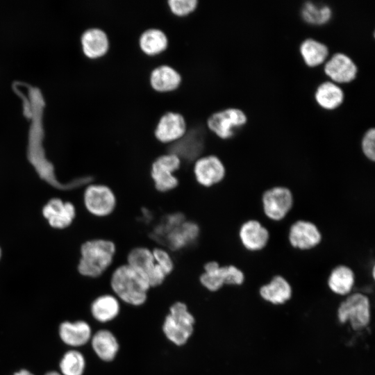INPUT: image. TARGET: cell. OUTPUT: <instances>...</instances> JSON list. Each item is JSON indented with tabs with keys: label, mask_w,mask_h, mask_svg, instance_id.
I'll use <instances>...</instances> for the list:
<instances>
[{
	"label": "cell",
	"mask_w": 375,
	"mask_h": 375,
	"mask_svg": "<svg viewBox=\"0 0 375 375\" xmlns=\"http://www.w3.org/2000/svg\"><path fill=\"white\" fill-rule=\"evenodd\" d=\"M117 246L114 241L106 238L87 240L81 247V258L78 271L83 276L98 278L113 264Z\"/></svg>",
	"instance_id": "cell-1"
},
{
	"label": "cell",
	"mask_w": 375,
	"mask_h": 375,
	"mask_svg": "<svg viewBox=\"0 0 375 375\" xmlns=\"http://www.w3.org/2000/svg\"><path fill=\"white\" fill-rule=\"evenodd\" d=\"M110 285L119 300L131 306H142L151 288L147 280L126 262L114 268Z\"/></svg>",
	"instance_id": "cell-2"
},
{
	"label": "cell",
	"mask_w": 375,
	"mask_h": 375,
	"mask_svg": "<svg viewBox=\"0 0 375 375\" xmlns=\"http://www.w3.org/2000/svg\"><path fill=\"white\" fill-rule=\"evenodd\" d=\"M183 165L181 158L174 153L165 151L156 156L149 166V176L154 189L160 193H168L179 185L176 172Z\"/></svg>",
	"instance_id": "cell-3"
},
{
	"label": "cell",
	"mask_w": 375,
	"mask_h": 375,
	"mask_svg": "<svg viewBox=\"0 0 375 375\" xmlns=\"http://www.w3.org/2000/svg\"><path fill=\"white\" fill-rule=\"evenodd\" d=\"M195 319L187 305L181 301L173 303L165 317L162 331L165 337L177 346L185 344L194 331Z\"/></svg>",
	"instance_id": "cell-4"
},
{
	"label": "cell",
	"mask_w": 375,
	"mask_h": 375,
	"mask_svg": "<svg viewBox=\"0 0 375 375\" xmlns=\"http://www.w3.org/2000/svg\"><path fill=\"white\" fill-rule=\"evenodd\" d=\"M247 122L244 110L236 107H227L212 112L206 119L209 131L216 138L226 140L233 138Z\"/></svg>",
	"instance_id": "cell-5"
},
{
	"label": "cell",
	"mask_w": 375,
	"mask_h": 375,
	"mask_svg": "<svg viewBox=\"0 0 375 375\" xmlns=\"http://www.w3.org/2000/svg\"><path fill=\"white\" fill-rule=\"evenodd\" d=\"M203 269L199 282L210 292H217L224 285H241L245 280L244 272L234 265H222L216 260H210Z\"/></svg>",
	"instance_id": "cell-6"
},
{
	"label": "cell",
	"mask_w": 375,
	"mask_h": 375,
	"mask_svg": "<svg viewBox=\"0 0 375 375\" xmlns=\"http://www.w3.org/2000/svg\"><path fill=\"white\" fill-rule=\"evenodd\" d=\"M337 316L342 324L349 322L354 331L367 327L371 320L369 299L360 292L348 294L339 305Z\"/></svg>",
	"instance_id": "cell-7"
},
{
	"label": "cell",
	"mask_w": 375,
	"mask_h": 375,
	"mask_svg": "<svg viewBox=\"0 0 375 375\" xmlns=\"http://www.w3.org/2000/svg\"><path fill=\"white\" fill-rule=\"evenodd\" d=\"M83 203L87 211L97 217L111 215L117 207V197L108 185L90 183L83 192Z\"/></svg>",
	"instance_id": "cell-8"
},
{
	"label": "cell",
	"mask_w": 375,
	"mask_h": 375,
	"mask_svg": "<svg viewBox=\"0 0 375 375\" xmlns=\"http://www.w3.org/2000/svg\"><path fill=\"white\" fill-rule=\"evenodd\" d=\"M126 263L140 274L151 288L160 285L167 276L155 261L151 248L147 246L131 248L127 253Z\"/></svg>",
	"instance_id": "cell-9"
},
{
	"label": "cell",
	"mask_w": 375,
	"mask_h": 375,
	"mask_svg": "<svg viewBox=\"0 0 375 375\" xmlns=\"http://www.w3.org/2000/svg\"><path fill=\"white\" fill-rule=\"evenodd\" d=\"M192 172L196 183L204 188H210L221 183L226 175V168L219 156L206 153L192 163Z\"/></svg>",
	"instance_id": "cell-10"
},
{
	"label": "cell",
	"mask_w": 375,
	"mask_h": 375,
	"mask_svg": "<svg viewBox=\"0 0 375 375\" xmlns=\"http://www.w3.org/2000/svg\"><path fill=\"white\" fill-rule=\"evenodd\" d=\"M261 201L265 215L272 221L279 222L285 218L292 210L294 196L288 188L278 185L266 190Z\"/></svg>",
	"instance_id": "cell-11"
},
{
	"label": "cell",
	"mask_w": 375,
	"mask_h": 375,
	"mask_svg": "<svg viewBox=\"0 0 375 375\" xmlns=\"http://www.w3.org/2000/svg\"><path fill=\"white\" fill-rule=\"evenodd\" d=\"M186 131L187 123L183 115L167 111L160 117L153 130V136L160 144L167 146L180 140Z\"/></svg>",
	"instance_id": "cell-12"
},
{
	"label": "cell",
	"mask_w": 375,
	"mask_h": 375,
	"mask_svg": "<svg viewBox=\"0 0 375 375\" xmlns=\"http://www.w3.org/2000/svg\"><path fill=\"white\" fill-rule=\"evenodd\" d=\"M322 240V234L313 222L299 219L294 222L288 231L290 245L301 251L310 250L317 247Z\"/></svg>",
	"instance_id": "cell-13"
},
{
	"label": "cell",
	"mask_w": 375,
	"mask_h": 375,
	"mask_svg": "<svg viewBox=\"0 0 375 375\" xmlns=\"http://www.w3.org/2000/svg\"><path fill=\"white\" fill-rule=\"evenodd\" d=\"M358 72L354 60L347 53L337 52L331 55L324 65V72L331 81L338 83H347L353 81Z\"/></svg>",
	"instance_id": "cell-14"
},
{
	"label": "cell",
	"mask_w": 375,
	"mask_h": 375,
	"mask_svg": "<svg viewBox=\"0 0 375 375\" xmlns=\"http://www.w3.org/2000/svg\"><path fill=\"white\" fill-rule=\"evenodd\" d=\"M200 233L201 228L197 222L186 219L166 235L161 246L171 252L182 251L195 244Z\"/></svg>",
	"instance_id": "cell-15"
},
{
	"label": "cell",
	"mask_w": 375,
	"mask_h": 375,
	"mask_svg": "<svg viewBox=\"0 0 375 375\" xmlns=\"http://www.w3.org/2000/svg\"><path fill=\"white\" fill-rule=\"evenodd\" d=\"M243 247L250 251L262 250L268 244L270 234L268 229L256 219H249L242 224L238 231Z\"/></svg>",
	"instance_id": "cell-16"
},
{
	"label": "cell",
	"mask_w": 375,
	"mask_h": 375,
	"mask_svg": "<svg viewBox=\"0 0 375 375\" xmlns=\"http://www.w3.org/2000/svg\"><path fill=\"white\" fill-rule=\"evenodd\" d=\"M42 215L51 227L65 228L72 223L76 216V210L72 203L54 198L44 205Z\"/></svg>",
	"instance_id": "cell-17"
},
{
	"label": "cell",
	"mask_w": 375,
	"mask_h": 375,
	"mask_svg": "<svg viewBox=\"0 0 375 375\" xmlns=\"http://www.w3.org/2000/svg\"><path fill=\"white\" fill-rule=\"evenodd\" d=\"M58 335L65 344L76 348L90 341L92 333L90 324L84 320L64 321L59 324Z\"/></svg>",
	"instance_id": "cell-18"
},
{
	"label": "cell",
	"mask_w": 375,
	"mask_h": 375,
	"mask_svg": "<svg viewBox=\"0 0 375 375\" xmlns=\"http://www.w3.org/2000/svg\"><path fill=\"white\" fill-rule=\"evenodd\" d=\"M151 88L159 93L176 90L182 82L180 73L173 67L161 64L151 69L149 76Z\"/></svg>",
	"instance_id": "cell-19"
},
{
	"label": "cell",
	"mask_w": 375,
	"mask_h": 375,
	"mask_svg": "<svg viewBox=\"0 0 375 375\" xmlns=\"http://www.w3.org/2000/svg\"><path fill=\"white\" fill-rule=\"evenodd\" d=\"M81 41L84 54L90 59L103 58L110 49L109 38L101 28L87 29L82 34Z\"/></svg>",
	"instance_id": "cell-20"
},
{
	"label": "cell",
	"mask_w": 375,
	"mask_h": 375,
	"mask_svg": "<svg viewBox=\"0 0 375 375\" xmlns=\"http://www.w3.org/2000/svg\"><path fill=\"white\" fill-rule=\"evenodd\" d=\"M259 294L265 301L273 305H281L291 299L292 288L285 277L276 275L269 283L260 288Z\"/></svg>",
	"instance_id": "cell-21"
},
{
	"label": "cell",
	"mask_w": 375,
	"mask_h": 375,
	"mask_svg": "<svg viewBox=\"0 0 375 375\" xmlns=\"http://www.w3.org/2000/svg\"><path fill=\"white\" fill-rule=\"evenodd\" d=\"M90 342L95 354L105 362L113 360L119 349L117 338L107 329H101L92 334Z\"/></svg>",
	"instance_id": "cell-22"
},
{
	"label": "cell",
	"mask_w": 375,
	"mask_h": 375,
	"mask_svg": "<svg viewBox=\"0 0 375 375\" xmlns=\"http://www.w3.org/2000/svg\"><path fill=\"white\" fill-rule=\"evenodd\" d=\"M138 46L144 54L149 57H155L167 49L168 38L161 29L148 28L140 33L138 38Z\"/></svg>",
	"instance_id": "cell-23"
},
{
	"label": "cell",
	"mask_w": 375,
	"mask_h": 375,
	"mask_svg": "<svg viewBox=\"0 0 375 375\" xmlns=\"http://www.w3.org/2000/svg\"><path fill=\"white\" fill-rule=\"evenodd\" d=\"M314 97L317 103L325 110H334L344 100V92L339 84L326 81L318 85Z\"/></svg>",
	"instance_id": "cell-24"
},
{
	"label": "cell",
	"mask_w": 375,
	"mask_h": 375,
	"mask_svg": "<svg viewBox=\"0 0 375 375\" xmlns=\"http://www.w3.org/2000/svg\"><path fill=\"white\" fill-rule=\"evenodd\" d=\"M90 312L95 320L106 323L113 320L120 312V303L114 294H105L97 297L91 303Z\"/></svg>",
	"instance_id": "cell-25"
},
{
	"label": "cell",
	"mask_w": 375,
	"mask_h": 375,
	"mask_svg": "<svg viewBox=\"0 0 375 375\" xmlns=\"http://www.w3.org/2000/svg\"><path fill=\"white\" fill-rule=\"evenodd\" d=\"M355 280V274L351 267L345 265H339L331 270L328 277L327 285L334 294L344 296L351 293Z\"/></svg>",
	"instance_id": "cell-26"
},
{
	"label": "cell",
	"mask_w": 375,
	"mask_h": 375,
	"mask_svg": "<svg viewBox=\"0 0 375 375\" xmlns=\"http://www.w3.org/2000/svg\"><path fill=\"white\" fill-rule=\"evenodd\" d=\"M299 52L305 64L315 67L328 59L329 49L325 43L312 38H308L301 42Z\"/></svg>",
	"instance_id": "cell-27"
},
{
	"label": "cell",
	"mask_w": 375,
	"mask_h": 375,
	"mask_svg": "<svg viewBox=\"0 0 375 375\" xmlns=\"http://www.w3.org/2000/svg\"><path fill=\"white\" fill-rule=\"evenodd\" d=\"M300 14L306 23L319 26L324 25L331 19L333 10L328 4L307 1L302 5Z\"/></svg>",
	"instance_id": "cell-28"
},
{
	"label": "cell",
	"mask_w": 375,
	"mask_h": 375,
	"mask_svg": "<svg viewBox=\"0 0 375 375\" xmlns=\"http://www.w3.org/2000/svg\"><path fill=\"white\" fill-rule=\"evenodd\" d=\"M58 366L62 375H83L86 367V360L81 351L70 349L62 355Z\"/></svg>",
	"instance_id": "cell-29"
},
{
	"label": "cell",
	"mask_w": 375,
	"mask_h": 375,
	"mask_svg": "<svg viewBox=\"0 0 375 375\" xmlns=\"http://www.w3.org/2000/svg\"><path fill=\"white\" fill-rule=\"evenodd\" d=\"M185 219V216L181 212H172L164 216L153 228L152 238L162 244L166 235Z\"/></svg>",
	"instance_id": "cell-30"
},
{
	"label": "cell",
	"mask_w": 375,
	"mask_h": 375,
	"mask_svg": "<svg viewBox=\"0 0 375 375\" xmlns=\"http://www.w3.org/2000/svg\"><path fill=\"white\" fill-rule=\"evenodd\" d=\"M155 261L168 276L174 269L175 262L172 252L163 246L151 248Z\"/></svg>",
	"instance_id": "cell-31"
},
{
	"label": "cell",
	"mask_w": 375,
	"mask_h": 375,
	"mask_svg": "<svg viewBox=\"0 0 375 375\" xmlns=\"http://www.w3.org/2000/svg\"><path fill=\"white\" fill-rule=\"evenodd\" d=\"M170 12L177 17H185L197 8L199 0H167Z\"/></svg>",
	"instance_id": "cell-32"
},
{
	"label": "cell",
	"mask_w": 375,
	"mask_h": 375,
	"mask_svg": "<svg viewBox=\"0 0 375 375\" xmlns=\"http://www.w3.org/2000/svg\"><path fill=\"white\" fill-rule=\"evenodd\" d=\"M361 150L364 156L369 160H375V129H367L361 140Z\"/></svg>",
	"instance_id": "cell-33"
},
{
	"label": "cell",
	"mask_w": 375,
	"mask_h": 375,
	"mask_svg": "<svg viewBox=\"0 0 375 375\" xmlns=\"http://www.w3.org/2000/svg\"><path fill=\"white\" fill-rule=\"evenodd\" d=\"M12 375H35L31 371L26 369H21L17 372H15Z\"/></svg>",
	"instance_id": "cell-34"
},
{
	"label": "cell",
	"mask_w": 375,
	"mask_h": 375,
	"mask_svg": "<svg viewBox=\"0 0 375 375\" xmlns=\"http://www.w3.org/2000/svg\"><path fill=\"white\" fill-rule=\"evenodd\" d=\"M44 375H62L60 372L51 370L46 372Z\"/></svg>",
	"instance_id": "cell-35"
},
{
	"label": "cell",
	"mask_w": 375,
	"mask_h": 375,
	"mask_svg": "<svg viewBox=\"0 0 375 375\" xmlns=\"http://www.w3.org/2000/svg\"><path fill=\"white\" fill-rule=\"evenodd\" d=\"M1 249H0V258H1Z\"/></svg>",
	"instance_id": "cell-36"
}]
</instances>
